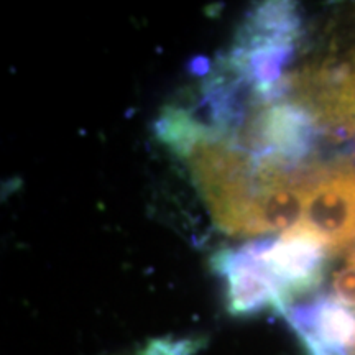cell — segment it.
I'll list each match as a JSON object with an SVG mask.
<instances>
[{
  "label": "cell",
  "instance_id": "1",
  "mask_svg": "<svg viewBox=\"0 0 355 355\" xmlns=\"http://www.w3.org/2000/svg\"><path fill=\"white\" fill-rule=\"evenodd\" d=\"M188 162L217 227L241 237L259 235L265 178L254 155L225 139H212L199 144Z\"/></svg>",
  "mask_w": 355,
  "mask_h": 355
},
{
  "label": "cell",
  "instance_id": "2",
  "mask_svg": "<svg viewBox=\"0 0 355 355\" xmlns=\"http://www.w3.org/2000/svg\"><path fill=\"white\" fill-rule=\"evenodd\" d=\"M298 225L316 237L327 254L355 245V170L332 168L314 171Z\"/></svg>",
  "mask_w": 355,
  "mask_h": 355
},
{
  "label": "cell",
  "instance_id": "3",
  "mask_svg": "<svg viewBox=\"0 0 355 355\" xmlns=\"http://www.w3.org/2000/svg\"><path fill=\"white\" fill-rule=\"evenodd\" d=\"M316 125L314 115L303 104L277 102L257 110L243 133L247 144L254 146V157L273 158L293 166L309 155Z\"/></svg>",
  "mask_w": 355,
  "mask_h": 355
},
{
  "label": "cell",
  "instance_id": "4",
  "mask_svg": "<svg viewBox=\"0 0 355 355\" xmlns=\"http://www.w3.org/2000/svg\"><path fill=\"white\" fill-rule=\"evenodd\" d=\"M254 245L257 259L285 293L290 308L296 295L313 291L321 283L327 250L298 225L277 241Z\"/></svg>",
  "mask_w": 355,
  "mask_h": 355
},
{
  "label": "cell",
  "instance_id": "5",
  "mask_svg": "<svg viewBox=\"0 0 355 355\" xmlns=\"http://www.w3.org/2000/svg\"><path fill=\"white\" fill-rule=\"evenodd\" d=\"M211 266L227 282V309L234 316H252L265 309L286 314L290 309L285 293L257 259L254 243L217 252Z\"/></svg>",
  "mask_w": 355,
  "mask_h": 355
},
{
  "label": "cell",
  "instance_id": "6",
  "mask_svg": "<svg viewBox=\"0 0 355 355\" xmlns=\"http://www.w3.org/2000/svg\"><path fill=\"white\" fill-rule=\"evenodd\" d=\"M285 316L308 355H347L355 347V311L334 298L295 306Z\"/></svg>",
  "mask_w": 355,
  "mask_h": 355
},
{
  "label": "cell",
  "instance_id": "7",
  "mask_svg": "<svg viewBox=\"0 0 355 355\" xmlns=\"http://www.w3.org/2000/svg\"><path fill=\"white\" fill-rule=\"evenodd\" d=\"M155 135L180 158L188 159L202 141L219 139L189 110L178 105H166L155 122Z\"/></svg>",
  "mask_w": 355,
  "mask_h": 355
},
{
  "label": "cell",
  "instance_id": "8",
  "mask_svg": "<svg viewBox=\"0 0 355 355\" xmlns=\"http://www.w3.org/2000/svg\"><path fill=\"white\" fill-rule=\"evenodd\" d=\"M202 345L204 339H196V337H183V339L159 337L150 340L139 355H194L201 350Z\"/></svg>",
  "mask_w": 355,
  "mask_h": 355
},
{
  "label": "cell",
  "instance_id": "9",
  "mask_svg": "<svg viewBox=\"0 0 355 355\" xmlns=\"http://www.w3.org/2000/svg\"><path fill=\"white\" fill-rule=\"evenodd\" d=\"M334 300L345 308L355 311V266L347 263L332 275Z\"/></svg>",
  "mask_w": 355,
  "mask_h": 355
},
{
  "label": "cell",
  "instance_id": "10",
  "mask_svg": "<svg viewBox=\"0 0 355 355\" xmlns=\"http://www.w3.org/2000/svg\"><path fill=\"white\" fill-rule=\"evenodd\" d=\"M347 263L355 266V245L352 248H349V257H347Z\"/></svg>",
  "mask_w": 355,
  "mask_h": 355
}]
</instances>
